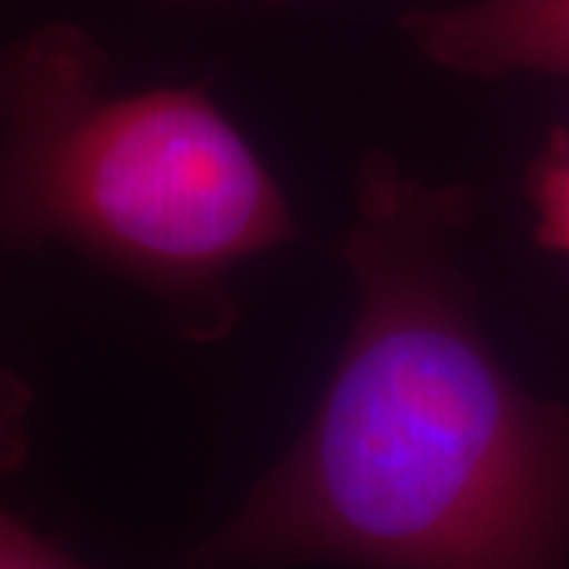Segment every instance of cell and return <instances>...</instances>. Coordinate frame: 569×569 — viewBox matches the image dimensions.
<instances>
[{
    "label": "cell",
    "mask_w": 569,
    "mask_h": 569,
    "mask_svg": "<svg viewBox=\"0 0 569 569\" xmlns=\"http://www.w3.org/2000/svg\"><path fill=\"white\" fill-rule=\"evenodd\" d=\"M466 183L358 168L355 320L298 443L183 569H567L569 406L488 339L459 260Z\"/></svg>",
    "instance_id": "1"
},
{
    "label": "cell",
    "mask_w": 569,
    "mask_h": 569,
    "mask_svg": "<svg viewBox=\"0 0 569 569\" xmlns=\"http://www.w3.org/2000/svg\"><path fill=\"white\" fill-rule=\"evenodd\" d=\"M77 26L0 51V247H70L146 288L183 336L224 339L231 276L298 238L260 152L203 86L118 92Z\"/></svg>",
    "instance_id": "2"
},
{
    "label": "cell",
    "mask_w": 569,
    "mask_h": 569,
    "mask_svg": "<svg viewBox=\"0 0 569 569\" xmlns=\"http://www.w3.org/2000/svg\"><path fill=\"white\" fill-rule=\"evenodd\" d=\"M402 26L427 61L456 73L569 80V0H471L415 10Z\"/></svg>",
    "instance_id": "3"
},
{
    "label": "cell",
    "mask_w": 569,
    "mask_h": 569,
    "mask_svg": "<svg viewBox=\"0 0 569 569\" xmlns=\"http://www.w3.org/2000/svg\"><path fill=\"white\" fill-rule=\"evenodd\" d=\"M529 197L538 244L569 257V127H557L531 162Z\"/></svg>",
    "instance_id": "4"
},
{
    "label": "cell",
    "mask_w": 569,
    "mask_h": 569,
    "mask_svg": "<svg viewBox=\"0 0 569 569\" xmlns=\"http://www.w3.org/2000/svg\"><path fill=\"white\" fill-rule=\"evenodd\" d=\"M0 569H92L0 509Z\"/></svg>",
    "instance_id": "5"
},
{
    "label": "cell",
    "mask_w": 569,
    "mask_h": 569,
    "mask_svg": "<svg viewBox=\"0 0 569 569\" xmlns=\"http://www.w3.org/2000/svg\"><path fill=\"white\" fill-rule=\"evenodd\" d=\"M32 389L17 373L0 370V471H17L29 452Z\"/></svg>",
    "instance_id": "6"
}]
</instances>
